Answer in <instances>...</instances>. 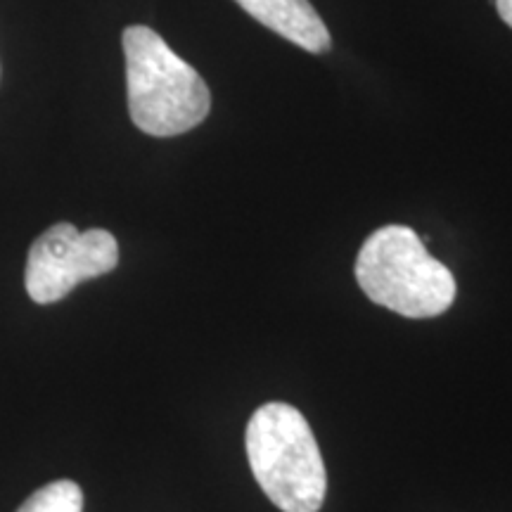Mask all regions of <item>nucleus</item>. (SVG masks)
Wrapping results in <instances>:
<instances>
[{
  "mask_svg": "<svg viewBox=\"0 0 512 512\" xmlns=\"http://www.w3.org/2000/svg\"><path fill=\"white\" fill-rule=\"evenodd\" d=\"M128 114L147 136L171 138L200 126L211 93L195 67L181 60L150 27L124 31Z\"/></svg>",
  "mask_w": 512,
  "mask_h": 512,
  "instance_id": "nucleus-1",
  "label": "nucleus"
},
{
  "mask_svg": "<svg viewBox=\"0 0 512 512\" xmlns=\"http://www.w3.org/2000/svg\"><path fill=\"white\" fill-rule=\"evenodd\" d=\"M247 460L268 501L283 512H318L328 475L318 441L297 408L264 403L247 422Z\"/></svg>",
  "mask_w": 512,
  "mask_h": 512,
  "instance_id": "nucleus-2",
  "label": "nucleus"
},
{
  "mask_svg": "<svg viewBox=\"0 0 512 512\" xmlns=\"http://www.w3.org/2000/svg\"><path fill=\"white\" fill-rule=\"evenodd\" d=\"M356 283L370 302L406 318H434L451 309L456 278L408 226L377 228L356 256Z\"/></svg>",
  "mask_w": 512,
  "mask_h": 512,
  "instance_id": "nucleus-3",
  "label": "nucleus"
},
{
  "mask_svg": "<svg viewBox=\"0 0 512 512\" xmlns=\"http://www.w3.org/2000/svg\"><path fill=\"white\" fill-rule=\"evenodd\" d=\"M119 266V245L102 228L76 230L72 223H55L29 249L27 283L36 304H55L83 280L100 278Z\"/></svg>",
  "mask_w": 512,
  "mask_h": 512,
  "instance_id": "nucleus-4",
  "label": "nucleus"
},
{
  "mask_svg": "<svg viewBox=\"0 0 512 512\" xmlns=\"http://www.w3.org/2000/svg\"><path fill=\"white\" fill-rule=\"evenodd\" d=\"M256 22L313 55L328 53L330 31L309 0H235Z\"/></svg>",
  "mask_w": 512,
  "mask_h": 512,
  "instance_id": "nucleus-5",
  "label": "nucleus"
},
{
  "mask_svg": "<svg viewBox=\"0 0 512 512\" xmlns=\"http://www.w3.org/2000/svg\"><path fill=\"white\" fill-rule=\"evenodd\" d=\"M17 512H83V491L72 479L50 482L34 491Z\"/></svg>",
  "mask_w": 512,
  "mask_h": 512,
  "instance_id": "nucleus-6",
  "label": "nucleus"
},
{
  "mask_svg": "<svg viewBox=\"0 0 512 512\" xmlns=\"http://www.w3.org/2000/svg\"><path fill=\"white\" fill-rule=\"evenodd\" d=\"M496 8H498V15L503 17V22L512 27V0H496Z\"/></svg>",
  "mask_w": 512,
  "mask_h": 512,
  "instance_id": "nucleus-7",
  "label": "nucleus"
}]
</instances>
